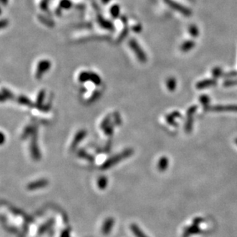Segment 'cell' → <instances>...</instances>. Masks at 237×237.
<instances>
[{
  "label": "cell",
  "instance_id": "obj_5",
  "mask_svg": "<svg viewBox=\"0 0 237 237\" xmlns=\"http://www.w3.org/2000/svg\"><path fill=\"white\" fill-rule=\"evenodd\" d=\"M49 67H50V62L49 61H41L39 65V67H38V72L36 73V77L40 78L41 74L44 73Z\"/></svg>",
  "mask_w": 237,
  "mask_h": 237
},
{
  "label": "cell",
  "instance_id": "obj_7",
  "mask_svg": "<svg viewBox=\"0 0 237 237\" xmlns=\"http://www.w3.org/2000/svg\"><path fill=\"white\" fill-rule=\"evenodd\" d=\"M128 154H130V151H126V152H124V153H122V154H121V155L117 156H116V157H114V158H112L111 160H108V161H107V164H106L105 165H104V166H105V167H109V166H110V165H114V164L116 163V162H117V161H118L119 160H121V159L124 158V157L127 156H128Z\"/></svg>",
  "mask_w": 237,
  "mask_h": 237
},
{
  "label": "cell",
  "instance_id": "obj_11",
  "mask_svg": "<svg viewBox=\"0 0 237 237\" xmlns=\"http://www.w3.org/2000/svg\"><path fill=\"white\" fill-rule=\"evenodd\" d=\"M119 11H120V9H119V6H117V5L112 6L111 9V15L115 18L118 16Z\"/></svg>",
  "mask_w": 237,
  "mask_h": 237
},
{
  "label": "cell",
  "instance_id": "obj_14",
  "mask_svg": "<svg viewBox=\"0 0 237 237\" xmlns=\"http://www.w3.org/2000/svg\"><path fill=\"white\" fill-rule=\"evenodd\" d=\"M19 102H20L21 103L26 104V105H28V104L30 103V102L29 101V99H26V97H21V99H19Z\"/></svg>",
  "mask_w": 237,
  "mask_h": 237
},
{
  "label": "cell",
  "instance_id": "obj_15",
  "mask_svg": "<svg viewBox=\"0 0 237 237\" xmlns=\"http://www.w3.org/2000/svg\"><path fill=\"white\" fill-rule=\"evenodd\" d=\"M102 1H103L104 3H107V2H108L109 0H102Z\"/></svg>",
  "mask_w": 237,
  "mask_h": 237
},
{
  "label": "cell",
  "instance_id": "obj_3",
  "mask_svg": "<svg viewBox=\"0 0 237 237\" xmlns=\"http://www.w3.org/2000/svg\"><path fill=\"white\" fill-rule=\"evenodd\" d=\"M130 46H131L132 49L134 51V52H136L137 58H138L140 61H145L146 59L145 56V54H144V52H142L141 49H140V48L139 47L138 44L136 42H134V41H131V42H130Z\"/></svg>",
  "mask_w": 237,
  "mask_h": 237
},
{
  "label": "cell",
  "instance_id": "obj_10",
  "mask_svg": "<svg viewBox=\"0 0 237 237\" xmlns=\"http://www.w3.org/2000/svg\"><path fill=\"white\" fill-rule=\"evenodd\" d=\"M84 134H85V132H84V131H82V132H78V135L76 136L75 140L73 142V146H74L75 145H77L78 144L77 142H78V141H81L82 140V138L84 137Z\"/></svg>",
  "mask_w": 237,
  "mask_h": 237
},
{
  "label": "cell",
  "instance_id": "obj_2",
  "mask_svg": "<svg viewBox=\"0 0 237 237\" xmlns=\"http://www.w3.org/2000/svg\"><path fill=\"white\" fill-rule=\"evenodd\" d=\"M48 181L46 180H38V181L33 182V183H29L28 185L27 189L29 190H39V189L43 188V187H45L48 185Z\"/></svg>",
  "mask_w": 237,
  "mask_h": 237
},
{
  "label": "cell",
  "instance_id": "obj_16",
  "mask_svg": "<svg viewBox=\"0 0 237 237\" xmlns=\"http://www.w3.org/2000/svg\"><path fill=\"white\" fill-rule=\"evenodd\" d=\"M2 2H3V3L7 2V0H2Z\"/></svg>",
  "mask_w": 237,
  "mask_h": 237
},
{
  "label": "cell",
  "instance_id": "obj_8",
  "mask_svg": "<svg viewBox=\"0 0 237 237\" xmlns=\"http://www.w3.org/2000/svg\"><path fill=\"white\" fill-rule=\"evenodd\" d=\"M53 224H54V221H53V220H49L47 223H44L43 225H41V226L39 227V234L41 235V234H43V233H45L46 231H48V230H49V229H50L51 227L53 226Z\"/></svg>",
  "mask_w": 237,
  "mask_h": 237
},
{
  "label": "cell",
  "instance_id": "obj_4",
  "mask_svg": "<svg viewBox=\"0 0 237 237\" xmlns=\"http://www.w3.org/2000/svg\"><path fill=\"white\" fill-rule=\"evenodd\" d=\"M167 3H168V4L170 5L172 8H173V9H176V10L179 11L180 12L183 13V15H186V16H189V15H190V11H189L188 9H185V7H183V6L177 4V3L174 2L173 1H171V0H167Z\"/></svg>",
  "mask_w": 237,
  "mask_h": 237
},
{
  "label": "cell",
  "instance_id": "obj_9",
  "mask_svg": "<svg viewBox=\"0 0 237 237\" xmlns=\"http://www.w3.org/2000/svg\"><path fill=\"white\" fill-rule=\"evenodd\" d=\"M107 180L106 177H101L97 181V186L100 190H104L107 186Z\"/></svg>",
  "mask_w": 237,
  "mask_h": 237
},
{
  "label": "cell",
  "instance_id": "obj_1",
  "mask_svg": "<svg viewBox=\"0 0 237 237\" xmlns=\"http://www.w3.org/2000/svg\"><path fill=\"white\" fill-rule=\"evenodd\" d=\"M114 224V220L112 217H108L104 222L102 227V232L104 235H108L111 232Z\"/></svg>",
  "mask_w": 237,
  "mask_h": 237
},
{
  "label": "cell",
  "instance_id": "obj_13",
  "mask_svg": "<svg viewBox=\"0 0 237 237\" xmlns=\"http://www.w3.org/2000/svg\"><path fill=\"white\" fill-rule=\"evenodd\" d=\"M70 229H65L64 230H63L62 234H61L60 237H71L70 236Z\"/></svg>",
  "mask_w": 237,
  "mask_h": 237
},
{
  "label": "cell",
  "instance_id": "obj_12",
  "mask_svg": "<svg viewBox=\"0 0 237 237\" xmlns=\"http://www.w3.org/2000/svg\"><path fill=\"white\" fill-rule=\"evenodd\" d=\"M61 6H62L64 9H69L71 6V3L69 0H63L62 2H61Z\"/></svg>",
  "mask_w": 237,
  "mask_h": 237
},
{
  "label": "cell",
  "instance_id": "obj_6",
  "mask_svg": "<svg viewBox=\"0 0 237 237\" xmlns=\"http://www.w3.org/2000/svg\"><path fill=\"white\" fill-rule=\"evenodd\" d=\"M130 230H131V232L136 237H147L145 235V233L140 230V227L137 226V224H135V223H132L130 225Z\"/></svg>",
  "mask_w": 237,
  "mask_h": 237
}]
</instances>
